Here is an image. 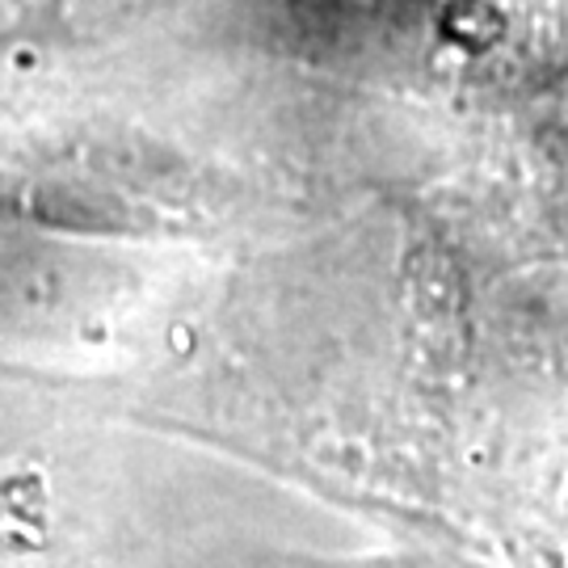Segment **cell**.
<instances>
[{"instance_id": "6da1fadb", "label": "cell", "mask_w": 568, "mask_h": 568, "mask_svg": "<svg viewBox=\"0 0 568 568\" xmlns=\"http://www.w3.org/2000/svg\"><path fill=\"white\" fill-rule=\"evenodd\" d=\"M9 4H18L21 13H60L68 0H9Z\"/></svg>"}]
</instances>
